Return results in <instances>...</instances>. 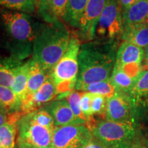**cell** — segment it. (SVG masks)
Returning <instances> with one entry per match:
<instances>
[{
    "label": "cell",
    "mask_w": 148,
    "mask_h": 148,
    "mask_svg": "<svg viewBox=\"0 0 148 148\" xmlns=\"http://www.w3.org/2000/svg\"><path fill=\"white\" fill-rule=\"evenodd\" d=\"M81 95L82 92L77 91V90H73V91L70 92V93L66 96V99L68 101L70 108H71L72 111L79 119L82 121H84L85 123H87V120H86V117L83 114L82 109H81L80 106V99H81Z\"/></svg>",
    "instance_id": "obj_27"
},
{
    "label": "cell",
    "mask_w": 148,
    "mask_h": 148,
    "mask_svg": "<svg viewBox=\"0 0 148 148\" xmlns=\"http://www.w3.org/2000/svg\"><path fill=\"white\" fill-rule=\"evenodd\" d=\"M82 92H90L94 95H102L108 98L115 93L116 89L109 79L90 84L82 90Z\"/></svg>",
    "instance_id": "obj_24"
},
{
    "label": "cell",
    "mask_w": 148,
    "mask_h": 148,
    "mask_svg": "<svg viewBox=\"0 0 148 148\" xmlns=\"http://www.w3.org/2000/svg\"><path fill=\"white\" fill-rule=\"evenodd\" d=\"M30 60L24 63L16 61L13 66L14 80L11 89L20 99H23L27 90V82H28Z\"/></svg>",
    "instance_id": "obj_16"
},
{
    "label": "cell",
    "mask_w": 148,
    "mask_h": 148,
    "mask_svg": "<svg viewBox=\"0 0 148 148\" xmlns=\"http://www.w3.org/2000/svg\"><path fill=\"white\" fill-rule=\"evenodd\" d=\"M48 148H55V147H52V146H50V147H49Z\"/></svg>",
    "instance_id": "obj_41"
},
{
    "label": "cell",
    "mask_w": 148,
    "mask_h": 148,
    "mask_svg": "<svg viewBox=\"0 0 148 148\" xmlns=\"http://www.w3.org/2000/svg\"><path fill=\"white\" fill-rule=\"evenodd\" d=\"M93 137L86 124L55 126L51 146L55 148H82Z\"/></svg>",
    "instance_id": "obj_7"
},
{
    "label": "cell",
    "mask_w": 148,
    "mask_h": 148,
    "mask_svg": "<svg viewBox=\"0 0 148 148\" xmlns=\"http://www.w3.org/2000/svg\"><path fill=\"white\" fill-rule=\"evenodd\" d=\"M69 0H50L49 7L44 19L47 22H51L57 19H62L65 14Z\"/></svg>",
    "instance_id": "obj_23"
},
{
    "label": "cell",
    "mask_w": 148,
    "mask_h": 148,
    "mask_svg": "<svg viewBox=\"0 0 148 148\" xmlns=\"http://www.w3.org/2000/svg\"><path fill=\"white\" fill-rule=\"evenodd\" d=\"M88 0H69L62 19L71 27L77 29Z\"/></svg>",
    "instance_id": "obj_19"
},
{
    "label": "cell",
    "mask_w": 148,
    "mask_h": 148,
    "mask_svg": "<svg viewBox=\"0 0 148 148\" xmlns=\"http://www.w3.org/2000/svg\"><path fill=\"white\" fill-rule=\"evenodd\" d=\"M45 109L54 120L55 126L72 124H86L74 114L66 99H58L45 104Z\"/></svg>",
    "instance_id": "obj_13"
},
{
    "label": "cell",
    "mask_w": 148,
    "mask_h": 148,
    "mask_svg": "<svg viewBox=\"0 0 148 148\" xmlns=\"http://www.w3.org/2000/svg\"><path fill=\"white\" fill-rule=\"evenodd\" d=\"M36 24L25 12L2 8L0 10V28L4 47L11 58L21 62L33 54Z\"/></svg>",
    "instance_id": "obj_2"
},
{
    "label": "cell",
    "mask_w": 148,
    "mask_h": 148,
    "mask_svg": "<svg viewBox=\"0 0 148 148\" xmlns=\"http://www.w3.org/2000/svg\"><path fill=\"white\" fill-rule=\"evenodd\" d=\"M143 70H148V64L143 66Z\"/></svg>",
    "instance_id": "obj_39"
},
{
    "label": "cell",
    "mask_w": 148,
    "mask_h": 148,
    "mask_svg": "<svg viewBox=\"0 0 148 148\" xmlns=\"http://www.w3.org/2000/svg\"><path fill=\"white\" fill-rule=\"evenodd\" d=\"M135 119L139 122L148 114V70H143L130 93Z\"/></svg>",
    "instance_id": "obj_11"
},
{
    "label": "cell",
    "mask_w": 148,
    "mask_h": 148,
    "mask_svg": "<svg viewBox=\"0 0 148 148\" xmlns=\"http://www.w3.org/2000/svg\"><path fill=\"white\" fill-rule=\"evenodd\" d=\"M80 47L78 37L71 36L65 53L49 73L58 95L66 97L75 88L79 73L78 57Z\"/></svg>",
    "instance_id": "obj_5"
},
{
    "label": "cell",
    "mask_w": 148,
    "mask_h": 148,
    "mask_svg": "<svg viewBox=\"0 0 148 148\" xmlns=\"http://www.w3.org/2000/svg\"><path fill=\"white\" fill-rule=\"evenodd\" d=\"M86 125L92 136L107 148H135L145 138L138 124L97 119L93 116Z\"/></svg>",
    "instance_id": "obj_4"
},
{
    "label": "cell",
    "mask_w": 148,
    "mask_h": 148,
    "mask_svg": "<svg viewBox=\"0 0 148 148\" xmlns=\"http://www.w3.org/2000/svg\"><path fill=\"white\" fill-rule=\"evenodd\" d=\"M147 119H148V114H147Z\"/></svg>",
    "instance_id": "obj_42"
},
{
    "label": "cell",
    "mask_w": 148,
    "mask_h": 148,
    "mask_svg": "<svg viewBox=\"0 0 148 148\" xmlns=\"http://www.w3.org/2000/svg\"><path fill=\"white\" fill-rule=\"evenodd\" d=\"M92 94L88 92H82L81 95L80 106L84 115L87 120V123L93 117L91 112V99Z\"/></svg>",
    "instance_id": "obj_29"
},
{
    "label": "cell",
    "mask_w": 148,
    "mask_h": 148,
    "mask_svg": "<svg viewBox=\"0 0 148 148\" xmlns=\"http://www.w3.org/2000/svg\"><path fill=\"white\" fill-rule=\"evenodd\" d=\"M0 109H5V108L3 105V103H1V101H0ZM5 110H6V109H5Z\"/></svg>",
    "instance_id": "obj_38"
},
{
    "label": "cell",
    "mask_w": 148,
    "mask_h": 148,
    "mask_svg": "<svg viewBox=\"0 0 148 148\" xmlns=\"http://www.w3.org/2000/svg\"><path fill=\"white\" fill-rule=\"evenodd\" d=\"M110 80L116 88V91L125 92L129 95L136 82L121 69L115 67L113 68Z\"/></svg>",
    "instance_id": "obj_20"
},
{
    "label": "cell",
    "mask_w": 148,
    "mask_h": 148,
    "mask_svg": "<svg viewBox=\"0 0 148 148\" xmlns=\"http://www.w3.org/2000/svg\"><path fill=\"white\" fill-rule=\"evenodd\" d=\"M118 43L92 40L81 45L75 90L82 91L90 84L110 79L115 62Z\"/></svg>",
    "instance_id": "obj_1"
},
{
    "label": "cell",
    "mask_w": 148,
    "mask_h": 148,
    "mask_svg": "<svg viewBox=\"0 0 148 148\" xmlns=\"http://www.w3.org/2000/svg\"><path fill=\"white\" fill-rule=\"evenodd\" d=\"M148 64V45L144 49V60L143 66Z\"/></svg>",
    "instance_id": "obj_34"
},
{
    "label": "cell",
    "mask_w": 148,
    "mask_h": 148,
    "mask_svg": "<svg viewBox=\"0 0 148 148\" xmlns=\"http://www.w3.org/2000/svg\"><path fill=\"white\" fill-rule=\"evenodd\" d=\"M107 105V97L92 94L91 99V112L92 116H97L99 119H105Z\"/></svg>",
    "instance_id": "obj_28"
},
{
    "label": "cell",
    "mask_w": 148,
    "mask_h": 148,
    "mask_svg": "<svg viewBox=\"0 0 148 148\" xmlns=\"http://www.w3.org/2000/svg\"><path fill=\"white\" fill-rule=\"evenodd\" d=\"M106 3V0H88L77 28V37L85 42L95 39L96 27Z\"/></svg>",
    "instance_id": "obj_10"
},
{
    "label": "cell",
    "mask_w": 148,
    "mask_h": 148,
    "mask_svg": "<svg viewBox=\"0 0 148 148\" xmlns=\"http://www.w3.org/2000/svg\"><path fill=\"white\" fill-rule=\"evenodd\" d=\"M119 2L120 6H121L122 11L125 10L128 7L132 5L133 3L138 1V0H117Z\"/></svg>",
    "instance_id": "obj_33"
},
{
    "label": "cell",
    "mask_w": 148,
    "mask_h": 148,
    "mask_svg": "<svg viewBox=\"0 0 148 148\" xmlns=\"http://www.w3.org/2000/svg\"><path fill=\"white\" fill-rule=\"evenodd\" d=\"M14 148H27V147H25V146L23 145L22 144L17 143V142H16V144L15 145V147H14Z\"/></svg>",
    "instance_id": "obj_36"
},
{
    "label": "cell",
    "mask_w": 148,
    "mask_h": 148,
    "mask_svg": "<svg viewBox=\"0 0 148 148\" xmlns=\"http://www.w3.org/2000/svg\"><path fill=\"white\" fill-rule=\"evenodd\" d=\"M0 148H2V146H1V141H0Z\"/></svg>",
    "instance_id": "obj_40"
},
{
    "label": "cell",
    "mask_w": 148,
    "mask_h": 148,
    "mask_svg": "<svg viewBox=\"0 0 148 148\" xmlns=\"http://www.w3.org/2000/svg\"><path fill=\"white\" fill-rule=\"evenodd\" d=\"M0 5L5 9L32 13L37 8V0H0Z\"/></svg>",
    "instance_id": "obj_22"
},
{
    "label": "cell",
    "mask_w": 148,
    "mask_h": 148,
    "mask_svg": "<svg viewBox=\"0 0 148 148\" xmlns=\"http://www.w3.org/2000/svg\"><path fill=\"white\" fill-rule=\"evenodd\" d=\"M105 119L119 123L138 124L135 119L132 101L129 94L116 91L107 98Z\"/></svg>",
    "instance_id": "obj_9"
},
{
    "label": "cell",
    "mask_w": 148,
    "mask_h": 148,
    "mask_svg": "<svg viewBox=\"0 0 148 148\" xmlns=\"http://www.w3.org/2000/svg\"><path fill=\"white\" fill-rule=\"evenodd\" d=\"M58 95L56 85L49 74L45 82L32 96L22 101L21 112L24 115L38 110L42 104L50 102Z\"/></svg>",
    "instance_id": "obj_12"
},
{
    "label": "cell",
    "mask_w": 148,
    "mask_h": 148,
    "mask_svg": "<svg viewBox=\"0 0 148 148\" xmlns=\"http://www.w3.org/2000/svg\"><path fill=\"white\" fill-rule=\"evenodd\" d=\"M144 60V49L130 43L123 41L116 51L114 66L122 67L130 64L143 65Z\"/></svg>",
    "instance_id": "obj_14"
},
{
    "label": "cell",
    "mask_w": 148,
    "mask_h": 148,
    "mask_svg": "<svg viewBox=\"0 0 148 148\" xmlns=\"http://www.w3.org/2000/svg\"><path fill=\"white\" fill-rule=\"evenodd\" d=\"M17 143L27 148H48L51 146L52 130L34 123L29 114L18 122Z\"/></svg>",
    "instance_id": "obj_8"
},
{
    "label": "cell",
    "mask_w": 148,
    "mask_h": 148,
    "mask_svg": "<svg viewBox=\"0 0 148 148\" xmlns=\"http://www.w3.org/2000/svg\"><path fill=\"white\" fill-rule=\"evenodd\" d=\"M71 33L60 19L36 23L32 58L48 73L65 53Z\"/></svg>",
    "instance_id": "obj_3"
},
{
    "label": "cell",
    "mask_w": 148,
    "mask_h": 148,
    "mask_svg": "<svg viewBox=\"0 0 148 148\" xmlns=\"http://www.w3.org/2000/svg\"><path fill=\"white\" fill-rule=\"evenodd\" d=\"M82 148H107L101 142L97 140L95 137H92V139Z\"/></svg>",
    "instance_id": "obj_31"
},
{
    "label": "cell",
    "mask_w": 148,
    "mask_h": 148,
    "mask_svg": "<svg viewBox=\"0 0 148 148\" xmlns=\"http://www.w3.org/2000/svg\"><path fill=\"white\" fill-rule=\"evenodd\" d=\"M49 74V73L42 69L36 60L33 58L30 59V67H29L27 90L22 101L34 95L44 84Z\"/></svg>",
    "instance_id": "obj_17"
},
{
    "label": "cell",
    "mask_w": 148,
    "mask_h": 148,
    "mask_svg": "<svg viewBox=\"0 0 148 148\" xmlns=\"http://www.w3.org/2000/svg\"><path fill=\"white\" fill-rule=\"evenodd\" d=\"M121 39L145 49L148 45V23L125 26Z\"/></svg>",
    "instance_id": "obj_18"
},
{
    "label": "cell",
    "mask_w": 148,
    "mask_h": 148,
    "mask_svg": "<svg viewBox=\"0 0 148 148\" xmlns=\"http://www.w3.org/2000/svg\"><path fill=\"white\" fill-rule=\"evenodd\" d=\"M0 101L9 112L21 111V99L11 88L0 86Z\"/></svg>",
    "instance_id": "obj_21"
},
{
    "label": "cell",
    "mask_w": 148,
    "mask_h": 148,
    "mask_svg": "<svg viewBox=\"0 0 148 148\" xmlns=\"http://www.w3.org/2000/svg\"><path fill=\"white\" fill-rule=\"evenodd\" d=\"M145 143L146 146H147V147L148 148V134H147L145 136Z\"/></svg>",
    "instance_id": "obj_37"
},
{
    "label": "cell",
    "mask_w": 148,
    "mask_h": 148,
    "mask_svg": "<svg viewBox=\"0 0 148 148\" xmlns=\"http://www.w3.org/2000/svg\"><path fill=\"white\" fill-rule=\"evenodd\" d=\"M50 0H37V8L39 10V12L42 17L45 15L46 12L49 7Z\"/></svg>",
    "instance_id": "obj_30"
},
{
    "label": "cell",
    "mask_w": 148,
    "mask_h": 148,
    "mask_svg": "<svg viewBox=\"0 0 148 148\" xmlns=\"http://www.w3.org/2000/svg\"><path fill=\"white\" fill-rule=\"evenodd\" d=\"M135 148H147V146H146L145 143V138H144V140L143 142L138 144V145L136 146Z\"/></svg>",
    "instance_id": "obj_35"
},
{
    "label": "cell",
    "mask_w": 148,
    "mask_h": 148,
    "mask_svg": "<svg viewBox=\"0 0 148 148\" xmlns=\"http://www.w3.org/2000/svg\"><path fill=\"white\" fill-rule=\"evenodd\" d=\"M16 60L0 61V86L11 88L14 80L13 66Z\"/></svg>",
    "instance_id": "obj_25"
},
{
    "label": "cell",
    "mask_w": 148,
    "mask_h": 148,
    "mask_svg": "<svg viewBox=\"0 0 148 148\" xmlns=\"http://www.w3.org/2000/svg\"><path fill=\"white\" fill-rule=\"evenodd\" d=\"M8 114L9 112L5 109H0V127L8 121Z\"/></svg>",
    "instance_id": "obj_32"
},
{
    "label": "cell",
    "mask_w": 148,
    "mask_h": 148,
    "mask_svg": "<svg viewBox=\"0 0 148 148\" xmlns=\"http://www.w3.org/2000/svg\"><path fill=\"white\" fill-rule=\"evenodd\" d=\"M122 10L117 0H106L95 29V39L99 42H119L123 34Z\"/></svg>",
    "instance_id": "obj_6"
},
{
    "label": "cell",
    "mask_w": 148,
    "mask_h": 148,
    "mask_svg": "<svg viewBox=\"0 0 148 148\" xmlns=\"http://www.w3.org/2000/svg\"><path fill=\"white\" fill-rule=\"evenodd\" d=\"M123 27L148 23V0H138L122 11Z\"/></svg>",
    "instance_id": "obj_15"
},
{
    "label": "cell",
    "mask_w": 148,
    "mask_h": 148,
    "mask_svg": "<svg viewBox=\"0 0 148 148\" xmlns=\"http://www.w3.org/2000/svg\"><path fill=\"white\" fill-rule=\"evenodd\" d=\"M28 114L34 123L53 131L55 127L54 120L51 114L45 109H38V110Z\"/></svg>",
    "instance_id": "obj_26"
}]
</instances>
